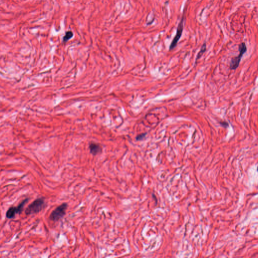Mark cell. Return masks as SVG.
<instances>
[{
	"label": "cell",
	"instance_id": "6da1fadb",
	"mask_svg": "<svg viewBox=\"0 0 258 258\" xmlns=\"http://www.w3.org/2000/svg\"><path fill=\"white\" fill-rule=\"evenodd\" d=\"M45 206L46 203L44 199L42 198H38L29 205L25 212L26 215H28L38 213L45 208Z\"/></svg>",
	"mask_w": 258,
	"mask_h": 258
},
{
	"label": "cell",
	"instance_id": "7a4b0ae2",
	"mask_svg": "<svg viewBox=\"0 0 258 258\" xmlns=\"http://www.w3.org/2000/svg\"><path fill=\"white\" fill-rule=\"evenodd\" d=\"M239 50V55L233 57L231 60L230 63V69L231 70H236L238 67L241 62V59L244 56V54L247 52V46L245 42H241L238 46Z\"/></svg>",
	"mask_w": 258,
	"mask_h": 258
},
{
	"label": "cell",
	"instance_id": "3957f363",
	"mask_svg": "<svg viewBox=\"0 0 258 258\" xmlns=\"http://www.w3.org/2000/svg\"><path fill=\"white\" fill-rule=\"evenodd\" d=\"M68 208V204L66 203H63L53 210L50 214V219L52 221L56 222L62 219L66 214V210Z\"/></svg>",
	"mask_w": 258,
	"mask_h": 258
},
{
	"label": "cell",
	"instance_id": "277c9868",
	"mask_svg": "<svg viewBox=\"0 0 258 258\" xmlns=\"http://www.w3.org/2000/svg\"><path fill=\"white\" fill-rule=\"evenodd\" d=\"M184 22H185V16L183 15L181 18V20H180L179 23L178 24L175 36L172 39V42H171L170 46H169V50H172L173 49H175L176 47L178 42H179V39H181V37L182 36V32H183L184 29Z\"/></svg>",
	"mask_w": 258,
	"mask_h": 258
},
{
	"label": "cell",
	"instance_id": "5b68a950",
	"mask_svg": "<svg viewBox=\"0 0 258 258\" xmlns=\"http://www.w3.org/2000/svg\"><path fill=\"white\" fill-rule=\"evenodd\" d=\"M28 199H26L24 200L18 206H12L9 208V209L6 212V217L8 219H11L14 218L17 214L21 213L24 205L28 202Z\"/></svg>",
	"mask_w": 258,
	"mask_h": 258
},
{
	"label": "cell",
	"instance_id": "8992f818",
	"mask_svg": "<svg viewBox=\"0 0 258 258\" xmlns=\"http://www.w3.org/2000/svg\"><path fill=\"white\" fill-rule=\"evenodd\" d=\"M89 148L90 152L93 155H98V154L101 153L102 151L101 146L95 143H91L89 144Z\"/></svg>",
	"mask_w": 258,
	"mask_h": 258
},
{
	"label": "cell",
	"instance_id": "52a82bcc",
	"mask_svg": "<svg viewBox=\"0 0 258 258\" xmlns=\"http://www.w3.org/2000/svg\"><path fill=\"white\" fill-rule=\"evenodd\" d=\"M207 49V45L206 43L205 42V43H204L203 45H202V46L201 47V49H200V50L199 52L198 53V55L197 56L196 58V61H195V63H197V60H198L199 59H200V57L203 56L204 53H205V52H206V50Z\"/></svg>",
	"mask_w": 258,
	"mask_h": 258
},
{
	"label": "cell",
	"instance_id": "ba28073f",
	"mask_svg": "<svg viewBox=\"0 0 258 258\" xmlns=\"http://www.w3.org/2000/svg\"><path fill=\"white\" fill-rule=\"evenodd\" d=\"M73 36V33H72V31H69L67 32L66 35H64V37L63 38L64 42H67L70 39H71Z\"/></svg>",
	"mask_w": 258,
	"mask_h": 258
},
{
	"label": "cell",
	"instance_id": "9c48e42d",
	"mask_svg": "<svg viewBox=\"0 0 258 258\" xmlns=\"http://www.w3.org/2000/svg\"><path fill=\"white\" fill-rule=\"evenodd\" d=\"M147 133H143L141 134H140V135H138L136 137V140L137 141H140L142 140L144 138H145V137L146 136V135Z\"/></svg>",
	"mask_w": 258,
	"mask_h": 258
},
{
	"label": "cell",
	"instance_id": "30bf717a",
	"mask_svg": "<svg viewBox=\"0 0 258 258\" xmlns=\"http://www.w3.org/2000/svg\"><path fill=\"white\" fill-rule=\"evenodd\" d=\"M220 125H221V126L223 127L224 128H227L229 127V123L227 122H220Z\"/></svg>",
	"mask_w": 258,
	"mask_h": 258
}]
</instances>
